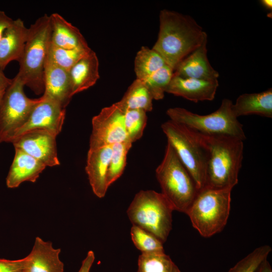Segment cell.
I'll list each match as a JSON object with an SVG mask.
<instances>
[{"label": "cell", "mask_w": 272, "mask_h": 272, "mask_svg": "<svg viewBox=\"0 0 272 272\" xmlns=\"http://www.w3.org/2000/svg\"><path fill=\"white\" fill-rule=\"evenodd\" d=\"M159 32L152 49L173 71L180 62L198 48L208 36L191 16L163 10L159 15Z\"/></svg>", "instance_id": "cell-1"}, {"label": "cell", "mask_w": 272, "mask_h": 272, "mask_svg": "<svg viewBox=\"0 0 272 272\" xmlns=\"http://www.w3.org/2000/svg\"><path fill=\"white\" fill-rule=\"evenodd\" d=\"M200 134L208 152L205 186L232 189L238 182L244 141L231 137Z\"/></svg>", "instance_id": "cell-2"}, {"label": "cell", "mask_w": 272, "mask_h": 272, "mask_svg": "<svg viewBox=\"0 0 272 272\" xmlns=\"http://www.w3.org/2000/svg\"><path fill=\"white\" fill-rule=\"evenodd\" d=\"M51 32L50 16L44 14L28 28L24 51L18 61L20 68L17 75L25 86L37 94L44 90V63Z\"/></svg>", "instance_id": "cell-3"}, {"label": "cell", "mask_w": 272, "mask_h": 272, "mask_svg": "<svg viewBox=\"0 0 272 272\" xmlns=\"http://www.w3.org/2000/svg\"><path fill=\"white\" fill-rule=\"evenodd\" d=\"M162 193L174 210L186 214L198 189L172 145L167 142L163 159L156 169Z\"/></svg>", "instance_id": "cell-4"}, {"label": "cell", "mask_w": 272, "mask_h": 272, "mask_svg": "<svg viewBox=\"0 0 272 272\" xmlns=\"http://www.w3.org/2000/svg\"><path fill=\"white\" fill-rule=\"evenodd\" d=\"M231 191L207 186L198 190L186 214L201 236L210 237L225 227L230 215Z\"/></svg>", "instance_id": "cell-5"}, {"label": "cell", "mask_w": 272, "mask_h": 272, "mask_svg": "<svg viewBox=\"0 0 272 272\" xmlns=\"http://www.w3.org/2000/svg\"><path fill=\"white\" fill-rule=\"evenodd\" d=\"M233 104L230 99L225 98L217 110L207 115H199L181 107L170 108L166 113L170 120L200 134L231 137L244 141L246 135L243 125L234 113Z\"/></svg>", "instance_id": "cell-6"}, {"label": "cell", "mask_w": 272, "mask_h": 272, "mask_svg": "<svg viewBox=\"0 0 272 272\" xmlns=\"http://www.w3.org/2000/svg\"><path fill=\"white\" fill-rule=\"evenodd\" d=\"M174 210L162 193L141 190L134 196L127 214L132 225L153 234L163 243L172 229Z\"/></svg>", "instance_id": "cell-7"}, {"label": "cell", "mask_w": 272, "mask_h": 272, "mask_svg": "<svg viewBox=\"0 0 272 272\" xmlns=\"http://www.w3.org/2000/svg\"><path fill=\"white\" fill-rule=\"evenodd\" d=\"M161 128L198 190L203 188L206 185L208 152L201 135L170 119L162 124Z\"/></svg>", "instance_id": "cell-8"}, {"label": "cell", "mask_w": 272, "mask_h": 272, "mask_svg": "<svg viewBox=\"0 0 272 272\" xmlns=\"http://www.w3.org/2000/svg\"><path fill=\"white\" fill-rule=\"evenodd\" d=\"M25 85L17 75L7 88L0 104V143H11L41 100L25 94Z\"/></svg>", "instance_id": "cell-9"}, {"label": "cell", "mask_w": 272, "mask_h": 272, "mask_svg": "<svg viewBox=\"0 0 272 272\" xmlns=\"http://www.w3.org/2000/svg\"><path fill=\"white\" fill-rule=\"evenodd\" d=\"M125 111L115 103L93 117L90 149L129 141L124 124Z\"/></svg>", "instance_id": "cell-10"}, {"label": "cell", "mask_w": 272, "mask_h": 272, "mask_svg": "<svg viewBox=\"0 0 272 272\" xmlns=\"http://www.w3.org/2000/svg\"><path fill=\"white\" fill-rule=\"evenodd\" d=\"M54 133L45 130H34L15 139L12 143L18 149L35 158L46 166L59 165Z\"/></svg>", "instance_id": "cell-11"}, {"label": "cell", "mask_w": 272, "mask_h": 272, "mask_svg": "<svg viewBox=\"0 0 272 272\" xmlns=\"http://www.w3.org/2000/svg\"><path fill=\"white\" fill-rule=\"evenodd\" d=\"M41 98L25 123L18 130L13 141L26 132L34 130H45L56 135L60 133L65 118V108L43 95Z\"/></svg>", "instance_id": "cell-12"}, {"label": "cell", "mask_w": 272, "mask_h": 272, "mask_svg": "<svg viewBox=\"0 0 272 272\" xmlns=\"http://www.w3.org/2000/svg\"><path fill=\"white\" fill-rule=\"evenodd\" d=\"M44 83L43 95L65 108L73 96L69 72L56 64L47 53L44 63Z\"/></svg>", "instance_id": "cell-13"}, {"label": "cell", "mask_w": 272, "mask_h": 272, "mask_svg": "<svg viewBox=\"0 0 272 272\" xmlns=\"http://www.w3.org/2000/svg\"><path fill=\"white\" fill-rule=\"evenodd\" d=\"M218 86V80L184 78L173 73L166 92L196 103L214 100Z\"/></svg>", "instance_id": "cell-14"}, {"label": "cell", "mask_w": 272, "mask_h": 272, "mask_svg": "<svg viewBox=\"0 0 272 272\" xmlns=\"http://www.w3.org/2000/svg\"><path fill=\"white\" fill-rule=\"evenodd\" d=\"M60 249L52 243L36 237L30 253L26 256L25 272H63V263L59 258Z\"/></svg>", "instance_id": "cell-15"}, {"label": "cell", "mask_w": 272, "mask_h": 272, "mask_svg": "<svg viewBox=\"0 0 272 272\" xmlns=\"http://www.w3.org/2000/svg\"><path fill=\"white\" fill-rule=\"evenodd\" d=\"M207 41L208 39L182 60L174 70V74L184 78L218 80L219 74L212 67L208 60Z\"/></svg>", "instance_id": "cell-16"}, {"label": "cell", "mask_w": 272, "mask_h": 272, "mask_svg": "<svg viewBox=\"0 0 272 272\" xmlns=\"http://www.w3.org/2000/svg\"><path fill=\"white\" fill-rule=\"evenodd\" d=\"M112 154V146L89 150L86 171L94 193L103 197L108 187L106 183L108 167Z\"/></svg>", "instance_id": "cell-17"}, {"label": "cell", "mask_w": 272, "mask_h": 272, "mask_svg": "<svg viewBox=\"0 0 272 272\" xmlns=\"http://www.w3.org/2000/svg\"><path fill=\"white\" fill-rule=\"evenodd\" d=\"M28 29L20 18L13 20L0 40V68L4 70L13 60L19 61L24 51Z\"/></svg>", "instance_id": "cell-18"}, {"label": "cell", "mask_w": 272, "mask_h": 272, "mask_svg": "<svg viewBox=\"0 0 272 272\" xmlns=\"http://www.w3.org/2000/svg\"><path fill=\"white\" fill-rule=\"evenodd\" d=\"M15 154L6 178L8 188L18 187L22 182H35L46 167L33 157L18 149Z\"/></svg>", "instance_id": "cell-19"}, {"label": "cell", "mask_w": 272, "mask_h": 272, "mask_svg": "<svg viewBox=\"0 0 272 272\" xmlns=\"http://www.w3.org/2000/svg\"><path fill=\"white\" fill-rule=\"evenodd\" d=\"M99 60L91 50L78 61L69 71L74 95L93 86L99 79Z\"/></svg>", "instance_id": "cell-20"}, {"label": "cell", "mask_w": 272, "mask_h": 272, "mask_svg": "<svg viewBox=\"0 0 272 272\" xmlns=\"http://www.w3.org/2000/svg\"><path fill=\"white\" fill-rule=\"evenodd\" d=\"M51 32L50 42L61 48L72 49L88 46L79 29L57 13L50 15Z\"/></svg>", "instance_id": "cell-21"}, {"label": "cell", "mask_w": 272, "mask_h": 272, "mask_svg": "<svg viewBox=\"0 0 272 272\" xmlns=\"http://www.w3.org/2000/svg\"><path fill=\"white\" fill-rule=\"evenodd\" d=\"M233 111L238 118L241 116L258 115L272 117V90L256 93L243 94L233 104Z\"/></svg>", "instance_id": "cell-22"}, {"label": "cell", "mask_w": 272, "mask_h": 272, "mask_svg": "<svg viewBox=\"0 0 272 272\" xmlns=\"http://www.w3.org/2000/svg\"><path fill=\"white\" fill-rule=\"evenodd\" d=\"M153 100L143 82L136 79L129 86L121 99L116 103L124 111L140 109L147 112L152 110Z\"/></svg>", "instance_id": "cell-23"}, {"label": "cell", "mask_w": 272, "mask_h": 272, "mask_svg": "<svg viewBox=\"0 0 272 272\" xmlns=\"http://www.w3.org/2000/svg\"><path fill=\"white\" fill-rule=\"evenodd\" d=\"M165 65L164 60L157 52L143 46L137 52L134 60L137 79L143 80Z\"/></svg>", "instance_id": "cell-24"}, {"label": "cell", "mask_w": 272, "mask_h": 272, "mask_svg": "<svg viewBox=\"0 0 272 272\" xmlns=\"http://www.w3.org/2000/svg\"><path fill=\"white\" fill-rule=\"evenodd\" d=\"M132 145V143L129 141L112 145V154L106 176L108 187L123 173L126 163L127 155Z\"/></svg>", "instance_id": "cell-25"}, {"label": "cell", "mask_w": 272, "mask_h": 272, "mask_svg": "<svg viewBox=\"0 0 272 272\" xmlns=\"http://www.w3.org/2000/svg\"><path fill=\"white\" fill-rule=\"evenodd\" d=\"M91 50L89 46L64 49L58 47L50 42L47 53L56 64L69 71L78 61Z\"/></svg>", "instance_id": "cell-26"}, {"label": "cell", "mask_w": 272, "mask_h": 272, "mask_svg": "<svg viewBox=\"0 0 272 272\" xmlns=\"http://www.w3.org/2000/svg\"><path fill=\"white\" fill-rule=\"evenodd\" d=\"M138 272H181L170 256L165 253L141 254Z\"/></svg>", "instance_id": "cell-27"}, {"label": "cell", "mask_w": 272, "mask_h": 272, "mask_svg": "<svg viewBox=\"0 0 272 272\" xmlns=\"http://www.w3.org/2000/svg\"><path fill=\"white\" fill-rule=\"evenodd\" d=\"M174 71L165 65L142 80L151 93L153 99L161 100L172 78Z\"/></svg>", "instance_id": "cell-28"}, {"label": "cell", "mask_w": 272, "mask_h": 272, "mask_svg": "<svg viewBox=\"0 0 272 272\" xmlns=\"http://www.w3.org/2000/svg\"><path fill=\"white\" fill-rule=\"evenodd\" d=\"M130 234L135 246L143 254L165 253L163 243L153 234L132 225Z\"/></svg>", "instance_id": "cell-29"}, {"label": "cell", "mask_w": 272, "mask_h": 272, "mask_svg": "<svg viewBox=\"0 0 272 272\" xmlns=\"http://www.w3.org/2000/svg\"><path fill=\"white\" fill-rule=\"evenodd\" d=\"M147 122L146 112L140 109L126 110L124 124L128 139L132 144L142 137Z\"/></svg>", "instance_id": "cell-30"}, {"label": "cell", "mask_w": 272, "mask_h": 272, "mask_svg": "<svg viewBox=\"0 0 272 272\" xmlns=\"http://www.w3.org/2000/svg\"><path fill=\"white\" fill-rule=\"evenodd\" d=\"M271 251L269 245L257 247L245 257L237 262L228 272H255L261 263Z\"/></svg>", "instance_id": "cell-31"}, {"label": "cell", "mask_w": 272, "mask_h": 272, "mask_svg": "<svg viewBox=\"0 0 272 272\" xmlns=\"http://www.w3.org/2000/svg\"><path fill=\"white\" fill-rule=\"evenodd\" d=\"M26 257L17 260L0 258V272H19L24 269Z\"/></svg>", "instance_id": "cell-32"}, {"label": "cell", "mask_w": 272, "mask_h": 272, "mask_svg": "<svg viewBox=\"0 0 272 272\" xmlns=\"http://www.w3.org/2000/svg\"><path fill=\"white\" fill-rule=\"evenodd\" d=\"M95 260V255L93 251H89L86 257L83 260L82 265L78 272H90Z\"/></svg>", "instance_id": "cell-33"}, {"label": "cell", "mask_w": 272, "mask_h": 272, "mask_svg": "<svg viewBox=\"0 0 272 272\" xmlns=\"http://www.w3.org/2000/svg\"><path fill=\"white\" fill-rule=\"evenodd\" d=\"M12 79L6 76L3 70L0 68V104L3 96L9 86L11 85Z\"/></svg>", "instance_id": "cell-34"}, {"label": "cell", "mask_w": 272, "mask_h": 272, "mask_svg": "<svg viewBox=\"0 0 272 272\" xmlns=\"http://www.w3.org/2000/svg\"><path fill=\"white\" fill-rule=\"evenodd\" d=\"M13 20L5 12L0 10V40L5 29L11 24Z\"/></svg>", "instance_id": "cell-35"}, {"label": "cell", "mask_w": 272, "mask_h": 272, "mask_svg": "<svg viewBox=\"0 0 272 272\" xmlns=\"http://www.w3.org/2000/svg\"><path fill=\"white\" fill-rule=\"evenodd\" d=\"M255 272H272L271 267L267 259L261 263Z\"/></svg>", "instance_id": "cell-36"}, {"label": "cell", "mask_w": 272, "mask_h": 272, "mask_svg": "<svg viewBox=\"0 0 272 272\" xmlns=\"http://www.w3.org/2000/svg\"><path fill=\"white\" fill-rule=\"evenodd\" d=\"M262 5L267 10H271L272 1L271 0H262L260 1Z\"/></svg>", "instance_id": "cell-37"}, {"label": "cell", "mask_w": 272, "mask_h": 272, "mask_svg": "<svg viewBox=\"0 0 272 272\" xmlns=\"http://www.w3.org/2000/svg\"><path fill=\"white\" fill-rule=\"evenodd\" d=\"M19 272H25V271H24V269H23V270H21L20 271H19Z\"/></svg>", "instance_id": "cell-38"}]
</instances>
